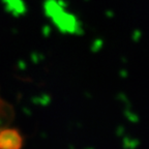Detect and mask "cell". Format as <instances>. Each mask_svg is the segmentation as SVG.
Here are the masks:
<instances>
[{"instance_id": "cell-1", "label": "cell", "mask_w": 149, "mask_h": 149, "mask_svg": "<svg viewBox=\"0 0 149 149\" xmlns=\"http://www.w3.org/2000/svg\"><path fill=\"white\" fill-rule=\"evenodd\" d=\"M46 14L52 19L59 30L66 33H76L81 31V26L74 15L64 12L59 0H47L45 3Z\"/></svg>"}, {"instance_id": "cell-2", "label": "cell", "mask_w": 149, "mask_h": 149, "mask_svg": "<svg viewBox=\"0 0 149 149\" xmlns=\"http://www.w3.org/2000/svg\"><path fill=\"white\" fill-rule=\"evenodd\" d=\"M23 138L21 134L14 128L0 130V149H21Z\"/></svg>"}, {"instance_id": "cell-3", "label": "cell", "mask_w": 149, "mask_h": 149, "mask_svg": "<svg viewBox=\"0 0 149 149\" xmlns=\"http://www.w3.org/2000/svg\"><path fill=\"white\" fill-rule=\"evenodd\" d=\"M6 8L14 15H22L25 12V4L23 0H3Z\"/></svg>"}]
</instances>
